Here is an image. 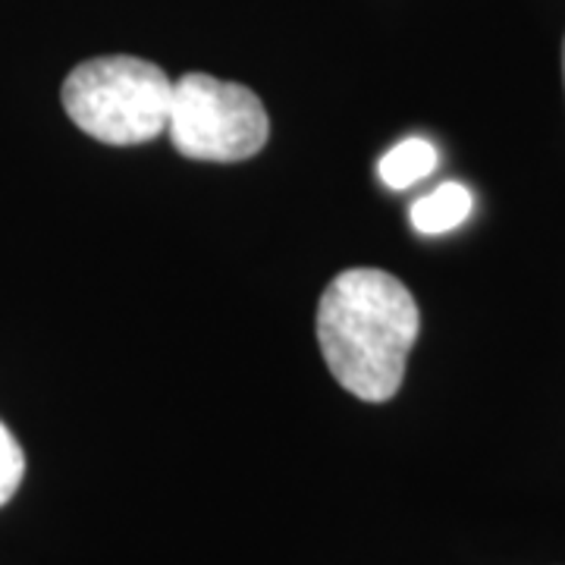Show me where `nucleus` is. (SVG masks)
<instances>
[{
	"mask_svg": "<svg viewBox=\"0 0 565 565\" xmlns=\"http://www.w3.org/2000/svg\"><path fill=\"white\" fill-rule=\"evenodd\" d=\"M422 311L399 277L377 267L337 274L318 305V345L337 384L364 403L399 393Z\"/></svg>",
	"mask_w": 565,
	"mask_h": 565,
	"instance_id": "f257e3e1",
	"label": "nucleus"
},
{
	"mask_svg": "<svg viewBox=\"0 0 565 565\" xmlns=\"http://www.w3.org/2000/svg\"><path fill=\"white\" fill-rule=\"evenodd\" d=\"M63 110L104 145H145L167 132L173 79L158 63L107 54L79 63L63 82Z\"/></svg>",
	"mask_w": 565,
	"mask_h": 565,
	"instance_id": "f03ea898",
	"label": "nucleus"
},
{
	"mask_svg": "<svg viewBox=\"0 0 565 565\" xmlns=\"http://www.w3.org/2000/svg\"><path fill=\"white\" fill-rule=\"evenodd\" d=\"M167 136L182 158L236 163L255 158L267 145L270 120L252 88L207 73H185L173 82Z\"/></svg>",
	"mask_w": 565,
	"mask_h": 565,
	"instance_id": "7ed1b4c3",
	"label": "nucleus"
},
{
	"mask_svg": "<svg viewBox=\"0 0 565 565\" xmlns=\"http://www.w3.org/2000/svg\"><path fill=\"white\" fill-rule=\"evenodd\" d=\"M471 207H475V195L462 182H444L412 204V226L424 236H440L462 226Z\"/></svg>",
	"mask_w": 565,
	"mask_h": 565,
	"instance_id": "20e7f679",
	"label": "nucleus"
},
{
	"mask_svg": "<svg viewBox=\"0 0 565 565\" xmlns=\"http://www.w3.org/2000/svg\"><path fill=\"white\" fill-rule=\"evenodd\" d=\"M437 161H440L437 148L427 139L412 136L386 151L377 163V173L390 189H408V185L422 182L424 177H430L437 170Z\"/></svg>",
	"mask_w": 565,
	"mask_h": 565,
	"instance_id": "39448f33",
	"label": "nucleus"
},
{
	"mask_svg": "<svg viewBox=\"0 0 565 565\" xmlns=\"http://www.w3.org/2000/svg\"><path fill=\"white\" fill-rule=\"evenodd\" d=\"M25 475V452L10 427L0 422V505H7L22 484Z\"/></svg>",
	"mask_w": 565,
	"mask_h": 565,
	"instance_id": "423d86ee",
	"label": "nucleus"
},
{
	"mask_svg": "<svg viewBox=\"0 0 565 565\" xmlns=\"http://www.w3.org/2000/svg\"><path fill=\"white\" fill-rule=\"evenodd\" d=\"M563 76H565V44H563Z\"/></svg>",
	"mask_w": 565,
	"mask_h": 565,
	"instance_id": "0eeeda50",
	"label": "nucleus"
}]
</instances>
